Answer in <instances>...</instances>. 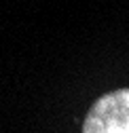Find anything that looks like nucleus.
Here are the masks:
<instances>
[{
  "label": "nucleus",
  "mask_w": 129,
  "mask_h": 133,
  "mask_svg": "<svg viewBox=\"0 0 129 133\" xmlns=\"http://www.w3.org/2000/svg\"><path fill=\"white\" fill-rule=\"evenodd\" d=\"M83 133H129V89L102 95L89 108Z\"/></svg>",
  "instance_id": "1"
}]
</instances>
